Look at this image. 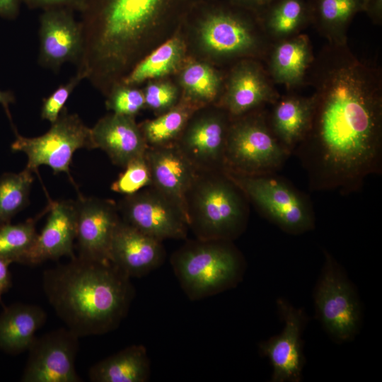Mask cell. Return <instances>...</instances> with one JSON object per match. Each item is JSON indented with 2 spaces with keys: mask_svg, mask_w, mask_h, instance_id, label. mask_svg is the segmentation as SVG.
Masks as SVG:
<instances>
[{
  "mask_svg": "<svg viewBox=\"0 0 382 382\" xmlns=\"http://www.w3.org/2000/svg\"><path fill=\"white\" fill-rule=\"evenodd\" d=\"M306 84L313 93L308 134L296 146L317 188H351L378 168L382 75L347 43H328L315 55Z\"/></svg>",
  "mask_w": 382,
  "mask_h": 382,
  "instance_id": "obj_1",
  "label": "cell"
},
{
  "mask_svg": "<svg viewBox=\"0 0 382 382\" xmlns=\"http://www.w3.org/2000/svg\"><path fill=\"white\" fill-rule=\"evenodd\" d=\"M194 2L84 0L79 11L83 42L77 72L106 93L133 62L149 31L181 16Z\"/></svg>",
  "mask_w": 382,
  "mask_h": 382,
  "instance_id": "obj_2",
  "label": "cell"
},
{
  "mask_svg": "<svg viewBox=\"0 0 382 382\" xmlns=\"http://www.w3.org/2000/svg\"><path fill=\"white\" fill-rule=\"evenodd\" d=\"M42 282L57 316L79 337L117 329L134 296L130 277L112 262L78 255L45 270Z\"/></svg>",
  "mask_w": 382,
  "mask_h": 382,
  "instance_id": "obj_3",
  "label": "cell"
},
{
  "mask_svg": "<svg viewBox=\"0 0 382 382\" xmlns=\"http://www.w3.org/2000/svg\"><path fill=\"white\" fill-rule=\"evenodd\" d=\"M173 272L187 297L199 300L235 287L245 272V262L231 241H189L171 257Z\"/></svg>",
  "mask_w": 382,
  "mask_h": 382,
  "instance_id": "obj_4",
  "label": "cell"
},
{
  "mask_svg": "<svg viewBox=\"0 0 382 382\" xmlns=\"http://www.w3.org/2000/svg\"><path fill=\"white\" fill-rule=\"evenodd\" d=\"M241 192L224 171H197L187 198L188 226L197 239L232 241L243 232Z\"/></svg>",
  "mask_w": 382,
  "mask_h": 382,
  "instance_id": "obj_5",
  "label": "cell"
},
{
  "mask_svg": "<svg viewBox=\"0 0 382 382\" xmlns=\"http://www.w3.org/2000/svg\"><path fill=\"white\" fill-rule=\"evenodd\" d=\"M255 110L233 117L229 124L223 171L244 175H270L288 157L289 152L270 127L268 115Z\"/></svg>",
  "mask_w": 382,
  "mask_h": 382,
  "instance_id": "obj_6",
  "label": "cell"
},
{
  "mask_svg": "<svg viewBox=\"0 0 382 382\" xmlns=\"http://www.w3.org/2000/svg\"><path fill=\"white\" fill-rule=\"evenodd\" d=\"M224 1V5L210 6L200 18L199 30L202 45L219 56L265 59L272 42L258 16Z\"/></svg>",
  "mask_w": 382,
  "mask_h": 382,
  "instance_id": "obj_7",
  "label": "cell"
},
{
  "mask_svg": "<svg viewBox=\"0 0 382 382\" xmlns=\"http://www.w3.org/2000/svg\"><path fill=\"white\" fill-rule=\"evenodd\" d=\"M15 140L11 144L13 151L24 153L28 157L26 168L32 172L42 165L49 166L57 174L65 173L70 177L69 168L73 155L79 149H93L91 128L76 113L69 112L66 107L50 129L36 137H25L13 128Z\"/></svg>",
  "mask_w": 382,
  "mask_h": 382,
  "instance_id": "obj_8",
  "label": "cell"
},
{
  "mask_svg": "<svg viewBox=\"0 0 382 382\" xmlns=\"http://www.w3.org/2000/svg\"><path fill=\"white\" fill-rule=\"evenodd\" d=\"M313 297L317 317L328 335L340 343L353 340L361 323L359 299L344 271L328 253Z\"/></svg>",
  "mask_w": 382,
  "mask_h": 382,
  "instance_id": "obj_9",
  "label": "cell"
},
{
  "mask_svg": "<svg viewBox=\"0 0 382 382\" xmlns=\"http://www.w3.org/2000/svg\"><path fill=\"white\" fill-rule=\"evenodd\" d=\"M224 173L272 221L289 233L311 230L313 217L304 199L283 181L270 175Z\"/></svg>",
  "mask_w": 382,
  "mask_h": 382,
  "instance_id": "obj_10",
  "label": "cell"
},
{
  "mask_svg": "<svg viewBox=\"0 0 382 382\" xmlns=\"http://www.w3.org/2000/svg\"><path fill=\"white\" fill-rule=\"evenodd\" d=\"M125 197L117 205L121 219L159 241L182 239L189 228L181 210L154 187Z\"/></svg>",
  "mask_w": 382,
  "mask_h": 382,
  "instance_id": "obj_11",
  "label": "cell"
},
{
  "mask_svg": "<svg viewBox=\"0 0 382 382\" xmlns=\"http://www.w3.org/2000/svg\"><path fill=\"white\" fill-rule=\"evenodd\" d=\"M79 337L61 328L35 337L28 351L21 381L81 382L75 361Z\"/></svg>",
  "mask_w": 382,
  "mask_h": 382,
  "instance_id": "obj_12",
  "label": "cell"
},
{
  "mask_svg": "<svg viewBox=\"0 0 382 382\" xmlns=\"http://www.w3.org/2000/svg\"><path fill=\"white\" fill-rule=\"evenodd\" d=\"M277 304L284 322L283 330L260 342L259 351L271 363L272 382H299L304 363L301 334L306 316L301 309L293 307L284 299H278Z\"/></svg>",
  "mask_w": 382,
  "mask_h": 382,
  "instance_id": "obj_13",
  "label": "cell"
},
{
  "mask_svg": "<svg viewBox=\"0 0 382 382\" xmlns=\"http://www.w3.org/2000/svg\"><path fill=\"white\" fill-rule=\"evenodd\" d=\"M75 204L78 256L111 262V241L121 221L117 204L110 199L83 196L78 197Z\"/></svg>",
  "mask_w": 382,
  "mask_h": 382,
  "instance_id": "obj_14",
  "label": "cell"
},
{
  "mask_svg": "<svg viewBox=\"0 0 382 382\" xmlns=\"http://www.w3.org/2000/svg\"><path fill=\"white\" fill-rule=\"evenodd\" d=\"M40 51L41 66L57 71L65 62L76 64L82 50V34L73 11L52 8L40 16Z\"/></svg>",
  "mask_w": 382,
  "mask_h": 382,
  "instance_id": "obj_15",
  "label": "cell"
},
{
  "mask_svg": "<svg viewBox=\"0 0 382 382\" xmlns=\"http://www.w3.org/2000/svg\"><path fill=\"white\" fill-rule=\"evenodd\" d=\"M151 185L174 203L188 224L187 198L197 170L175 144L148 146L145 154Z\"/></svg>",
  "mask_w": 382,
  "mask_h": 382,
  "instance_id": "obj_16",
  "label": "cell"
},
{
  "mask_svg": "<svg viewBox=\"0 0 382 382\" xmlns=\"http://www.w3.org/2000/svg\"><path fill=\"white\" fill-rule=\"evenodd\" d=\"M229 124L222 114L195 120L175 145L198 172L223 171Z\"/></svg>",
  "mask_w": 382,
  "mask_h": 382,
  "instance_id": "obj_17",
  "label": "cell"
},
{
  "mask_svg": "<svg viewBox=\"0 0 382 382\" xmlns=\"http://www.w3.org/2000/svg\"><path fill=\"white\" fill-rule=\"evenodd\" d=\"M46 223L23 258L21 264L35 265L63 256L75 257L74 242L76 236L75 200L48 203Z\"/></svg>",
  "mask_w": 382,
  "mask_h": 382,
  "instance_id": "obj_18",
  "label": "cell"
},
{
  "mask_svg": "<svg viewBox=\"0 0 382 382\" xmlns=\"http://www.w3.org/2000/svg\"><path fill=\"white\" fill-rule=\"evenodd\" d=\"M280 95L266 68L257 62L238 63L229 76L223 106L233 117L274 104Z\"/></svg>",
  "mask_w": 382,
  "mask_h": 382,
  "instance_id": "obj_19",
  "label": "cell"
},
{
  "mask_svg": "<svg viewBox=\"0 0 382 382\" xmlns=\"http://www.w3.org/2000/svg\"><path fill=\"white\" fill-rule=\"evenodd\" d=\"M162 241L124 222L114 232L110 249V261L130 278L141 277L164 261Z\"/></svg>",
  "mask_w": 382,
  "mask_h": 382,
  "instance_id": "obj_20",
  "label": "cell"
},
{
  "mask_svg": "<svg viewBox=\"0 0 382 382\" xmlns=\"http://www.w3.org/2000/svg\"><path fill=\"white\" fill-rule=\"evenodd\" d=\"M94 149H100L113 163L125 168L144 156L148 145L134 117L112 113L91 128Z\"/></svg>",
  "mask_w": 382,
  "mask_h": 382,
  "instance_id": "obj_21",
  "label": "cell"
},
{
  "mask_svg": "<svg viewBox=\"0 0 382 382\" xmlns=\"http://www.w3.org/2000/svg\"><path fill=\"white\" fill-rule=\"evenodd\" d=\"M314 57L308 36L301 33L272 42L265 60L274 83L293 90L306 85Z\"/></svg>",
  "mask_w": 382,
  "mask_h": 382,
  "instance_id": "obj_22",
  "label": "cell"
},
{
  "mask_svg": "<svg viewBox=\"0 0 382 382\" xmlns=\"http://www.w3.org/2000/svg\"><path fill=\"white\" fill-rule=\"evenodd\" d=\"M268 115L270 127L290 153L308 134L312 120L313 101L311 96L289 94L279 96Z\"/></svg>",
  "mask_w": 382,
  "mask_h": 382,
  "instance_id": "obj_23",
  "label": "cell"
},
{
  "mask_svg": "<svg viewBox=\"0 0 382 382\" xmlns=\"http://www.w3.org/2000/svg\"><path fill=\"white\" fill-rule=\"evenodd\" d=\"M46 320L45 311L37 305L16 303L4 307L0 314V349L10 354L28 351Z\"/></svg>",
  "mask_w": 382,
  "mask_h": 382,
  "instance_id": "obj_24",
  "label": "cell"
},
{
  "mask_svg": "<svg viewBox=\"0 0 382 382\" xmlns=\"http://www.w3.org/2000/svg\"><path fill=\"white\" fill-rule=\"evenodd\" d=\"M150 362L145 347L133 345L93 364L88 370L92 382H146Z\"/></svg>",
  "mask_w": 382,
  "mask_h": 382,
  "instance_id": "obj_25",
  "label": "cell"
},
{
  "mask_svg": "<svg viewBox=\"0 0 382 382\" xmlns=\"http://www.w3.org/2000/svg\"><path fill=\"white\" fill-rule=\"evenodd\" d=\"M311 24L328 43H347L348 28L362 11L361 0H308Z\"/></svg>",
  "mask_w": 382,
  "mask_h": 382,
  "instance_id": "obj_26",
  "label": "cell"
},
{
  "mask_svg": "<svg viewBox=\"0 0 382 382\" xmlns=\"http://www.w3.org/2000/svg\"><path fill=\"white\" fill-rule=\"evenodd\" d=\"M257 16L272 42L299 34L311 25L308 0H274Z\"/></svg>",
  "mask_w": 382,
  "mask_h": 382,
  "instance_id": "obj_27",
  "label": "cell"
},
{
  "mask_svg": "<svg viewBox=\"0 0 382 382\" xmlns=\"http://www.w3.org/2000/svg\"><path fill=\"white\" fill-rule=\"evenodd\" d=\"M183 54L180 38L173 37L141 61L122 79L123 84L132 86L149 79L158 78L174 71Z\"/></svg>",
  "mask_w": 382,
  "mask_h": 382,
  "instance_id": "obj_28",
  "label": "cell"
},
{
  "mask_svg": "<svg viewBox=\"0 0 382 382\" xmlns=\"http://www.w3.org/2000/svg\"><path fill=\"white\" fill-rule=\"evenodd\" d=\"M197 107L190 103L174 106L140 127L148 146L175 144Z\"/></svg>",
  "mask_w": 382,
  "mask_h": 382,
  "instance_id": "obj_29",
  "label": "cell"
},
{
  "mask_svg": "<svg viewBox=\"0 0 382 382\" xmlns=\"http://www.w3.org/2000/svg\"><path fill=\"white\" fill-rule=\"evenodd\" d=\"M33 180V172L26 168L0 176V226L10 223L29 204Z\"/></svg>",
  "mask_w": 382,
  "mask_h": 382,
  "instance_id": "obj_30",
  "label": "cell"
},
{
  "mask_svg": "<svg viewBox=\"0 0 382 382\" xmlns=\"http://www.w3.org/2000/svg\"><path fill=\"white\" fill-rule=\"evenodd\" d=\"M47 210L48 204L42 212L24 222L0 226L1 258L12 263L21 262L37 237L36 224Z\"/></svg>",
  "mask_w": 382,
  "mask_h": 382,
  "instance_id": "obj_31",
  "label": "cell"
},
{
  "mask_svg": "<svg viewBox=\"0 0 382 382\" xmlns=\"http://www.w3.org/2000/svg\"><path fill=\"white\" fill-rule=\"evenodd\" d=\"M181 83L187 93L195 100L210 102L218 95L221 80L211 66L202 63H194L183 71Z\"/></svg>",
  "mask_w": 382,
  "mask_h": 382,
  "instance_id": "obj_32",
  "label": "cell"
},
{
  "mask_svg": "<svg viewBox=\"0 0 382 382\" xmlns=\"http://www.w3.org/2000/svg\"><path fill=\"white\" fill-rule=\"evenodd\" d=\"M124 168L112 184V191L129 195L151 185L150 170L144 156L130 161Z\"/></svg>",
  "mask_w": 382,
  "mask_h": 382,
  "instance_id": "obj_33",
  "label": "cell"
},
{
  "mask_svg": "<svg viewBox=\"0 0 382 382\" xmlns=\"http://www.w3.org/2000/svg\"><path fill=\"white\" fill-rule=\"evenodd\" d=\"M111 89L106 107L113 113L134 117L145 105L144 93L125 84Z\"/></svg>",
  "mask_w": 382,
  "mask_h": 382,
  "instance_id": "obj_34",
  "label": "cell"
},
{
  "mask_svg": "<svg viewBox=\"0 0 382 382\" xmlns=\"http://www.w3.org/2000/svg\"><path fill=\"white\" fill-rule=\"evenodd\" d=\"M83 79H86L85 76L76 71L66 83L60 85L51 95L44 98L40 111L41 118L51 124L55 122L71 93Z\"/></svg>",
  "mask_w": 382,
  "mask_h": 382,
  "instance_id": "obj_35",
  "label": "cell"
},
{
  "mask_svg": "<svg viewBox=\"0 0 382 382\" xmlns=\"http://www.w3.org/2000/svg\"><path fill=\"white\" fill-rule=\"evenodd\" d=\"M145 105L157 112L172 108L177 99V91L169 83H149L144 93Z\"/></svg>",
  "mask_w": 382,
  "mask_h": 382,
  "instance_id": "obj_36",
  "label": "cell"
},
{
  "mask_svg": "<svg viewBox=\"0 0 382 382\" xmlns=\"http://www.w3.org/2000/svg\"><path fill=\"white\" fill-rule=\"evenodd\" d=\"M84 0H22L30 8L43 11L52 8H66L80 11Z\"/></svg>",
  "mask_w": 382,
  "mask_h": 382,
  "instance_id": "obj_37",
  "label": "cell"
},
{
  "mask_svg": "<svg viewBox=\"0 0 382 382\" xmlns=\"http://www.w3.org/2000/svg\"><path fill=\"white\" fill-rule=\"evenodd\" d=\"M362 11L365 12L373 23H382V0H361Z\"/></svg>",
  "mask_w": 382,
  "mask_h": 382,
  "instance_id": "obj_38",
  "label": "cell"
},
{
  "mask_svg": "<svg viewBox=\"0 0 382 382\" xmlns=\"http://www.w3.org/2000/svg\"><path fill=\"white\" fill-rule=\"evenodd\" d=\"M241 8L259 14L267 6L274 0H226Z\"/></svg>",
  "mask_w": 382,
  "mask_h": 382,
  "instance_id": "obj_39",
  "label": "cell"
},
{
  "mask_svg": "<svg viewBox=\"0 0 382 382\" xmlns=\"http://www.w3.org/2000/svg\"><path fill=\"white\" fill-rule=\"evenodd\" d=\"M12 262L8 260L0 257V301L1 296L11 288L12 285L11 275L9 265Z\"/></svg>",
  "mask_w": 382,
  "mask_h": 382,
  "instance_id": "obj_40",
  "label": "cell"
},
{
  "mask_svg": "<svg viewBox=\"0 0 382 382\" xmlns=\"http://www.w3.org/2000/svg\"><path fill=\"white\" fill-rule=\"evenodd\" d=\"M22 0H0V16L7 19L16 18Z\"/></svg>",
  "mask_w": 382,
  "mask_h": 382,
  "instance_id": "obj_41",
  "label": "cell"
},
{
  "mask_svg": "<svg viewBox=\"0 0 382 382\" xmlns=\"http://www.w3.org/2000/svg\"><path fill=\"white\" fill-rule=\"evenodd\" d=\"M15 101H16V98L13 93H12L10 91L0 90V105L3 106L13 128L14 127V126L13 124L11 115L10 113L9 105L15 103Z\"/></svg>",
  "mask_w": 382,
  "mask_h": 382,
  "instance_id": "obj_42",
  "label": "cell"
}]
</instances>
